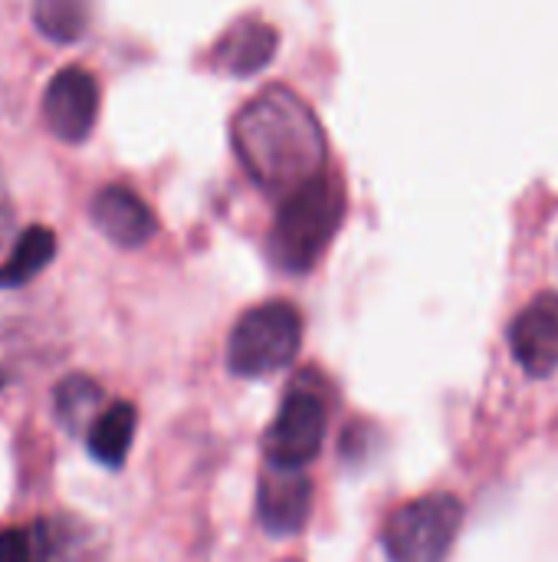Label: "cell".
<instances>
[{
    "mask_svg": "<svg viewBox=\"0 0 558 562\" xmlns=\"http://www.w3.org/2000/svg\"><path fill=\"white\" fill-rule=\"evenodd\" d=\"M0 198H7V188H3V175H0Z\"/></svg>",
    "mask_w": 558,
    "mask_h": 562,
    "instance_id": "cell-17",
    "label": "cell"
},
{
    "mask_svg": "<svg viewBox=\"0 0 558 562\" xmlns=\"http://www.w3.org/2000/svg\"><path fill=\"white\" fill-rule=\"evenodd\" d=\"M326 428H329V402L322 395V385L312 375H299L286 389L283 405L273 425L266 428L263 438L266 464L283 471H303L312 458H319Z\"/></svg>",
    "mask_w": 558,
    "mask_h": 562,
    "instance_id": "cell-5",
    "label": "cell"
},
{
    "mask_svg": "<svg viewBox=\"0 0 558 562\" xmlns=\"http://www.w3.org/2000/svg\"><path fill=\"white\" fill-rule=\"evenodd\" d=\"M89 217L102 237H109L118 247H141L158 234V221L151 207L122 184H105L95 191L89 204Z\"/></svg>",
    "mask_w": 558,
    "mask_h": 562,
    "instance_id": "cell-9",
    "label": "cell"
},
{
    "mask_svg": "<svg viewBox=\"0 0 558 562\" xmlns=\"http://www.w3.org/2000/svg\"><path fill=\"white\" fill-rule=\"evenodd\" d=\"M53 405H56L59 425L69 435H86L89 425L95 422V415L105 408V395H102V389L89 375H69V379H62L56 385Z\"/></svg>",
    "mask_w": 558,
    "mask_h": 562,
    "instance_id": "cell-14",
    "label": "cell"
},
{
    "mask_svg": "<svg viewBox=\"0 0 558 562\" xmlns=\"http://www.w3.org/2000/svg\"><path fill=\"white\" fill-rule=\"evenodd\" d=\"M312 510V484L303 471L270 468L260 477L257 517L270 537H293L306 527Z\"/></svg>",
    "mask_w": 558,
    "mask_h": 562,
    "instance_id": "cell-8",
    "label": "cell"
},
{
    "mask_svg": "<svg viewBox=\"0 0 558 562\" xmlns=\"http://www.w3.org/2000/svg\"><path fill=\"white\" fill-rule=\"evenodd\" d=\"M92 0H33V23L53 43H76L89 30Z\"/></svg>",
    "mask_w": 558,
    "mask_h": 562,
    "instance_id": "cell-15",
    "label": "cell"
},
{
    "mask_svg": "<svg viewBox=\"0 0 558 562\" xmlns=\"http://www.w3.org/2000/svg\"><path fill=\"white\" fill-rule=\"evenodd\" d=\"M460 524L464 504L454 494H424L388 517L382 547L391 562H444L457 543Z\"/></svg>",
    "mask_w": 558,
    "mask_h": 562,
    "instance_id": "cell-4",
    "label": "cell"
},
{
    "mask_svg": "<svg viewBox=\"0 0 558 562\" xmlns=\"http://www.w3.org/2000/svg\"><path fill=\"white\" fill-rule=\"evenodd\" d=\"M53 257H56V234L49 227H43V224L26 227L16 237L10 257L0 267V286L16 290V286L30 283L36 273H43L53 263Z\"/></svg>",
    "mask_w": 558,
    "mask_h": 562,
    "instance_id": "cell-13",
    "label": "cell"
},
{
    "mask_svg": "<svg viewBox=\"0 0 558 562\" xmlns=\"http://www.w3.org/2000/svg\"><path fill=\"white\" fill-rule=\"evenodd\" d=\"M280 46V33L263 20H237L214 46V63L230 76L263 72Z\"/></svg>",
    "mask_w": 558,
    "mask_h": 562,
    "instance_id": "cell-10",
    "label": "cell"
},
{
    "mask_svg": "<svg viewBox=\"0 0 558 562\" xmlns=\"http://www.w3.org/2000/svg\"><path fill=\"white\" fill-rule=\"evenodd\" d=\"M513 359L533 379L558 372V293H539L510 323Z\"/></svg>",
    "mask_w": 558,
    "mask_h": 562,
    "instance_id": "cell-7",
    "label": "cell"
},
{
    "mask_svg": "<svg viewBox=\"0 0 558 562\" xmlns=\"http://www.w3.org/2000/svg\"><path fill=\"white\" fill-rule=\"evenodd\" d=\"M39 562H95L99 540L89 524L76 517H49L33 524Z\"/></svg>",
    "mask_w": 558,
    "mask_h": 562,
    "instance_id": "cell-12",
    "label": "cell"
},
{
    "mask_svg": "<svg viewBox=\"0 0 558 562\" xmlns=\"http://www.w3.org/2000/svg\"><path fill=\"white\" fill-rule=\"evenodd\" d=\"M135 425H138V412L132 402L105 405L86 431V448L92 461L102 468H122L135 441Z\"/></svg>",
    "mask_w": 558,
    "mask_h": 562,
    "instance_id": "cell-11",
    "label": "cell"
},
{
    "mask_svg": "<svg viewBox=\"0 0 558 562\" xmlns=\"http://www.w3.org/2000/svg\"><path fill=\"white\" fill-rule=\"evenodd\" d=\"M0 562H39L33 527L0 530Z\"/></svg>",
    "mask_w": 558,
    "mask_h": 562,
    "instance_id": "cell-16",
    "label": "cell"
},
{
    "mask_svg": "<svg viewBox=\"0 0 558 562\" xmlns=\"http://www.w3.org/2000/svg\"><path fill=\"white\" fill-rule=\"evenodd\" d=\"M46 128L62 142H86L99 119V82L82 66L59 69L43 92Z\"/></svg>",
    "mask_w": 558,
    "mask_h": 562,
    "instance_id": "cell-6",
    "label": "cell"
},
{
    "mask_svg": "<svg viewBox=\"0 0 558 562\" xmlns=\"http://www.w3.org/2000/svg\"><path fill=\"white\" fill-rule=\"evenodd\" d=\"M303 346V316L293 303L250 306L230 329L227 369L237 379H263L293 366Z\"/></svg>",
    "mask_w": 558,
    "mask_h": 562,
    "instance_id": "cell-3",
    "label": "cell"
},
{
    "mask_svg": "<svg viewBox=\"0 0 558 562\" xmlns=\"http://www.w3.org/2000/svg\"><path fill=\"white\" fill-rule=\"evenodd\" d=\"M237 161L273 198H286L326 171V132L316 112L286 86H266L234 119Z\"/></svg>",
    "mask_w": 558,
    "mask_h": 562,
    "instance_id": "cell-1",
    "label": "cell"
},
{
    "mask_svg": "<svg viewBox=\"0 0 558 562\" xmlns=\"http://www.w3.org/2000/svg\"><path fill=\"white\" fill-rule=\"evenodd\" d=\"M283 562H296V560H283Z\"/></svg>",
    "mask_w": 558,
    "mask_h": 562,
    "instance_id": "cell-19",
    "label": "cell"
},
{
    "mask_svg": "<svg viewBox=\"0 0 558 562\" xmlns=\"http://www.w3.org/2000/svg\"><path fill=\"white\" fill-rule=\"evenodd\" d=\"M345 217V191L332 175H319L280 201L270 257L286 273H309L332 244Z\"/></svg>",
    "mask_w": 558,
    "mask_h": 562,
    "instance_id": "cell-2",
    "label": "cell"
},
{
    "mask_svg": "<svg viewBox=\"0 0 558 562\" xmlns=\"http://www.w3.org/2000/svg\"><path fill=\"white\" fill-rule=\"evenodd\" d=\"M7 385V375H3V369H0V389Z\"/></svg>",
    "mask_w": 558,
    "mask_h": 562,
    "instance_id": "cell-18",
    "label": "cell"
}]
</instances>
